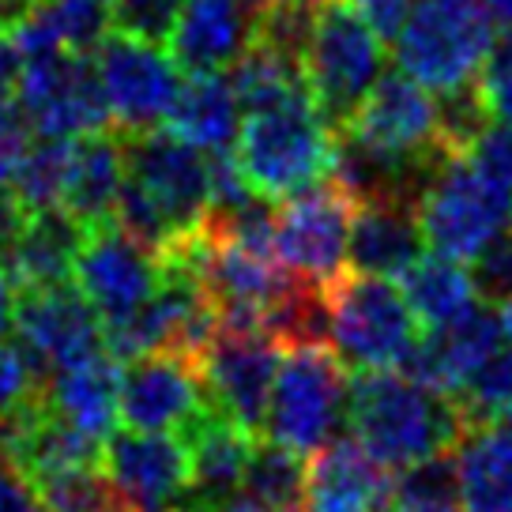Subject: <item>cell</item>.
I'll return each mask as SVG.
<instances>
[{
	"mask_svg": "<svg viewBox=\"0 0 512 512\" xmlns=\"http://www.w3.org/2000/svg\"><path fill=\"white\" fill-rule=\"evenodd\" d=\"M19 106L27 110L38 136H61V140L106 132L110 121L98 68L87 53H46L23 61Z\"/></svg>",
	"mask_w": 512,
	"mask_h": 512,
	"instance_id": "obj_13",
	"label": "cell"
},
{
	"mask_svg": "<svg viewBox=\"0 0 512 512\" xmlns=\"http://www.w3.org/2000/svg\"><path fill=\"white\" fill-rule=\"evenodd\" d=\"M0 512H46L38 490L4 460H0Z\"/></svg>",
	"mask_w": 512,
	"mask_h": 512,
	"instance_id": "obj_40",
	"label": "cell"
},
{
	"mask_svg": "<svg viewBox=\"0 0 512 512\" xmlns=\"http://www.w3.org/2000/svg\"><path fill=\"white\" fill-rule=\"evenodd\" d=\"M354 211H358V196L336 174L290 196L283 211L275 215L279 260L309 287H332L351 260Z\"/></svg>",
	"mask_w": 512,
	"mask_h": 512,
	"instance_id": "obj_9",
	"label": "cell"
},
{
	"mask_svg": "<svg viewBox=\"0 0 512 512\" xmlns=\"http://www.w3.org/2000/svg\"><path fill=\"white\" fill-rule=\"evenodd\" d=\"M102 471L136 512H166L192 490L189 441L174 433L117 430L102 445Z\"/></svg>",
	"mask_w": 512,
	"mask_h": 512,
	"instance_id": "obj_17",
	"label": "cell"
},
{
	"mask_svg": "<svg viewBox=\"0 0 512 512\" xmlns=\"http://www.w3.org/2000/svg\"><path fill=\"white\" fill-rule=\"evenodd\" d=\"M486 8L501 27H512V0H486Z\"/></svg>",
	"mask_w": 512,
	"mask_h": 512,
	"instance_id": "obj_45",
	"label": "cell"
},
{
	"mask_svg": "<svg viewBox=\"0 0 512 512\" xmlns=\"http://www.w3.org/2000/svg\"><path fill=\"white\" fill-rule=\"evenodd\" d=\"M121 373L110 351H98L83 362H72L53 373L49 388H42L49 411H57L64 422L80 426L83 433L98 437L106 445L113 426L121 422Z\"/></svg>",
	"mask_w": 512,
	"mask_h": 512,
	"instance_id": "obj_24",
	"label": "cell"
},
{
	"mask_svg": "<svg viewBox=\"0 0 512 512\" xmlns=\"http://www.w3.org/2000/svg\"><path fill=\"white\" fill-rule=\"evenodd\" d=\"M347 396V366L328 343H290L275 373L264 433L298 456H313L347 422Z\"/></svg>",
	"mask_w": 512,
	"mask_h": 512,
	"instance_id": "obj_6",
	"label": "cell"
},
{
	"mask_svg": "<svg viewBox=\"0 0 512 512\" xmlns=\"http://www.w3.org/2000/svg\"><path fill=\"white\" fill-rule=\"evenodd\" d=\"M128 181L125 140L110 132L80 136L72 147V166H68V185H64L61 211H68L83 230L113 223V211L121 200V189Z\"/></svg>",
	"mask_w": 512,
	"mask_h": 512,
	"instance_id": "obj_25",
	"label": "cell"
},
{
	"mask_svg": "<svg viewBox=\"0 0 512 512\" xmlns=\"http://www.w3.org/2000/svg\"><path fill=\"white\" fill-rule=\"evenodd\" d=\"M27 8H31V0H0V23H12Z\"/></svg>",
	"mask_w": 512,
	"mask_h": 512,
	"instance_id": "obj_46",
	"label": "cell"
},
{
	"mask_svg": "<svg viewBox=\"0 0 512 512\" xmlns=\"http://www.w3.org/2000/svg\"><path fill=\"white\" fill-rule=\"evenodd\" d=\"M38 396L42 388H38V366L31 362V354L0 339V426Z\"/></svg>",
	"mask_w": 512,
	"mask_h": 512,
	"instance_id": "obj_34",
	"label": "cell"
},
{
	"mask_svg": "<svg viewBox=\"0 0 512 512\" xmlns=\"http://www.w3.org/2000/svg\"><path fill=\"white\" fill-rule=\"evenodd\" d=\"M486 0H415L396 46L400 72L433 95H460L479 83L497 42Z\"/></svg>",
	"mask_w": 512,
	"mask_h": 512,
	"instance_id": "obj_3",
	"label": "cell"
},
{
	"mask_svg": "<svg viewBox=\"0 0 512 512\" xmlns=\"http://www.w3.org/2000/svg\"><path fill=\"white\" fill-rule=\"evenodd\" d=\"M46 512H136L113 479L98 467H76L64 475H49L42 482H31Z\"/></svg>",
	"mask_w": 512,
	"mask_h": 512,
	"instance_id": "obj_32",
	"label": "cell"
},
{
	"mask_svg": "<svg viewBox=\"0 0 512 512\" xmlns=\"http://www.w3.org/2000/svg\"><path fill=\"white\" fill-rule=\"evenodd\" d=\"M256 38V12L245 0H185L166 49L189 76L226 72Z\"/></svg>",
	"mask_w": 512,
	"mask_h": 512,
	"instance_id": "obj_19",
	"label": "cell"
},
{
	"mask_svg": "<svg viewBox=\"0 0 512 512\" xmlns=\"http://www.w3.org/2000/svg\"><path fill=\"white\" fill-rule=\"evenodd\" d=\"M505 426H509V430H512V407H509V411H505Z\"/></svg>",
	"mask_w": 512,
	"mask_h": 512,
	"instance_id": "obj_50",
	"label": "cell"
},
{
	"mask_svg": "<svg viewBox=\"0 0 512 512\" xmlns=\"http://www.w3.org/2000/svg\"><path fill=\"white\" fill-rule=\"evenodd\" d=\"M415 211L422 238L433 253L475 260L490 241L505 234L512 200L479 174L467 151H452L433 162L430 174L422 177Z\"/></svg>",
	"mask_w": 512,
	"mask_h": 512,
	"instance_id": "obj_7",
	"label": "cell"
},
{
	"mask_svg": "<svg viewBox=\"0 0 512 512\" xmlns=\"http://www.w3.org/2000/svg\"><path fill=\"white\" fill-rule=\"evenodd\" d=\"M351 437L384 467H415L448 456L464 437L467 418L452 396H441L403 369L362 373L347 396Z\"/></svg>",
	"mask_w": 512,
	"mask_h": 512,
	"instance_id": "obj_1",
	"label": "cell"
},
{
	"mask_svg": "<svg viewBox=\"0 0 512 512\" xmlns=\"http://www.w3.org/2000/svg\"><path fill=\"white\" fill-rule=\"evenodd\" d=\"M27 215H31V211L16 200L12 185H0V264H4V268H8L12 249H16L19 234H23V226H27Z\"/></svg>",
	"mask_w": 512,
	"mask_h": 512,
	"instance_id": "obj_41",
	"label": "cell"
},
{
	"mask_svg": "<svg viewBox=\"0 0 512 512\" xmlns=\"http://www.w3.org/2000/svg\"><path fill=\"white\" fill-rule=\"evenodd\" d=\"M245 4H249V8H253L256 16H264V12H272L275 4H283V0H245Z\"/></svg>",
	"mask_w": 512,
	"mask_h": 512,
	"instance_id": "obj_48",
	"label": "cell"
},
{
	"mask_svg": "<svg viewBox=\"0 0 512 512\" xmlns=\"http://www.w3.org/2000/svg\"><path fill=\"white\" fill-rule=\"evenodd\" d=\"M72 147L76 140L61 136H34L27 151L19 155L16 170L8 177V185L16 192V200L27 211H53L61 208L64 185H68V166H72Z\"/></svg>",
	"mask_w": 512,
	"mask_h": 512,
	"instance_id": "obj_30",
	"label": "cell"
},
{
	"mask_svg": "<svg viewBox=\"0 0 512 512\" xmlns=\"http://www.w3.org/2000/svg\"><path fill=\"white\" fill-rule=\"evenodd\" d=\"M16 302H19L16 279H12V272L0 264V339H4V332L16 324Z\"/></svg>",
	"mask_w": 512,
	"mask_h": 512,
	"instance_id": "obj_43",
	"label": "cell"
},
{
	"mask_svg": "<svg viewBox=\"0 0 512 512\" xmlns=\"http://www.w3.org/2000/svg\"><path fill=\"white\" fill-rule=\"evenodd\" d=\"M95 68L110 106V121L125 136H144L166 125L185 83L170 49L121 27L95 49Z\"/></svg>",
	"mask_w": 512,
	"mask_h": 512,
	"instance_id": "obj_10",
	"label": "cell"
},
{
	"mask_svg": "<svg viewBox=\"0 0 512 512\" xmlns=\"http://www.w3.org/2000/svg\"><path fill=\"white\" fill-rule=\"evenodd\" d=\"M392 512H464L460 501H433V505H411V509H392Z\"/></svg>",
	"mask_w": 512,
	"mask_h": 512,
	"instance_id": "obj_47",
	"label": "cell"
},
{
	"mask_svg": "<svg viewBox=\"0 0 512 512\" xmlns=\"http://www.w3.org/2000/svg\"><path fill=\"white\" fill-rule=\"evenodd\" d=\"M80 241L83 226L68 211H31L16 249H12V260H8V272L16 279V287L38 290L72 283V264L80 253Z\"/></svg>",
	"mask_w": 512,
	"mask_h": 512,
	"instance_id": "obj_28",
	"label": "cell"
},
{
	"mask_svg": "<svg viewBox=\"0 0 512 512\" xmlns=\"http://www.w3.org/2000/svg\"><path fill=\"white\" fill-rule=\"evenodd\" d=\"M241 121H245V110H241V98L226 72L189 76L181 83L174 110L166 117L170 132H177L181 140H189L192 147H200L208 155H226L238 144Z\"/></svg>",
	"mask_w": 512,
	"mask_h": 512,
	"instance_id": "obj_27",
	"label": "cell"
},
{
	"mask_svg": "<svg viewBox=\"0 0 512 512\" xmlns=\"http://www.w3.org/2000/svg\"><path fill=\"white\" fill-rule=\"evenodd\" d=\"M128 181L155 200V208L170 219L181 245L200 234L211 219V155L181 140L177 132H144L125 136Z\"/></svg>",
	"mask_w": 512,
	"mask_h": 512,
	"instance_id": "obj_11",
	"label": "cell"
},
{
	"mask_svg": "<svg viewBox=\"0 0 512 512\" xmlns=\"http://www.w3.org/2000/svg\"><path fill=\"white\" fill-rule=\"evenodd\" d=\"M215 512H275V509H268L264 501H256V497H249L245 490H241V494L226 497V501Z\"/></svg>",
	"mask_w": 512,
	"mask_h": 512,
	"instance_id": "obj_44",
	"label": "cell"
},
{
	"mask_svg": "<svg viewBox=\"0 0 512 512\" xmlns=\"http://www.w3.org/2000/svg\"><path fill=\"white\" fill-rule=\"evenodd\" d=\"M509 320L501 305H475L467 317L452 320L445 328H430L415 343L411 358L403 362V373H411L426 388L452 396L467 384V377L509 339Z\"/></svg>",
	"mask_w": 512,
	"mask_h": 512,
	"instance_id": "obj_18",
	"label": "cell"
},
{
	"mask_svg": "<svg viewBox=\"0 0 512 512\" xmlns=\"http://www.w3.org/2000/svg\"><path fill=\"white\" fill-rule=\"evenodd\" d=\"M475 91H479L482 106L494 121H512V27L494 42Z\"/></svg>",
	"mask_w": 512,
	"mask_h": 512,
	"instance_id": "obj_36",
	"label": "cell"
},
{
	"mask_svg": "<svg viewBox=\"0 0 512 512\" xmlns=\"http://www.w3.org/2000/svg\"><path fill=\"white\" fill-rule=\"evenodd\" d=\"M347 4L366 19L369 31L388 46V42L400 38L403 23H407V16H411V4H415V0H347Z\"/></svg>",
	"mask_w": 512,
	"mask_h": 512,
	"instance_id": "obj_39",
	"label": "cell"
},
{
	"mask_svg": "<svg viewBox=\"0 0 512 512\" xmlns=\"http://www.w3.org/2000/svg\"><path fill=\"white\" fill-rule=\"evenodd\" d=\"M505 320H509V332H512V302L505 305Z\"/></svg>",
	"mask_w": 512,
	"mask_h": 512,
	"instance_id": "obj_49",
	"label": "cell"
},
{
	"mask_svg": "<svg viewBox=\"0 0 512 512\" xmlns=\"http://www.w3.org/2000/svg\"><path fill=\"white\" fill-rule=\"evenodd\" d=\"M8 27L23 61L46 53H95L117 31V0H31Z\"/></svg>",
	"mask_w": 512,
	"mask_h": 512,
	"instance_id": "obj_22",
	"label": "cell"
},
{
	"mask_svg": "<svg viewBox=\"0 0 512 512\" xmlns=\"http://www.w3.org/2000/svg\"><path fill=\"white\" fill-rule=\"evenodd\" d=\"M467 159L479 166V174L512 200V121H486L475 144L467 147Z\"/></svg>",
	"mask_w": 512,
	"mask_h": 512,
	"instance_id": "obj_35",
	"label": "cell"
},
{
	"mask_svg": "<svg viewBox=\"0 0 512 512\" xmlns=\"http://www.w3.org/2000/svg\"><path fill=\"white\" fill-rule=\"evenodd\" d=\"M166 264L159 256L132 241L117 223L83 230L80 253L72 264V283L95 305L102 324L136 313L159 294Z\"/></svg>",
	"mask_w": 512,
	"mask_h": 512,
	"instance_id": "obj_14",
	"label": "cell"
},
{
	"mask_svg": "<svg viewBox=\"0 0 512 512\" xmlns=\"http://www.w3.org/2000/svg\"><path fill=\"white\" fill-rule=\"evenodd\" d=\"M396 479L354 437H336L305 467L302 512H392Z\"/></svg>",
	"mask_w": 512,
	"mask_h": 512,
	"instance_id": "obj_20",
	"label": "cell"
},
{
	"mask_svg": "<svg viewBox=\"0 0 512 512\" xmlns=\"http://www.w3.org/2000/svg\"><path fill=\"white\" fill-rule=\"evenodd\" d=\"M403 298L418 324L445 328L479 305V287H475V275L467 272L460 260L433 253L422 256L415 268L403 275Z\"/></svg>",
	"mask_w": 512,
	"mask_h": 512,
	"instance_id": "obj_29",
	"label": "cell"
},
{
	"mask_svg": "<svg viewBox=\"0 0 512 512\" xmlns=\"http://www.w3.org/2000/svg\"><path fill=\"white\" fill-rule=\"evenodd\" d=\"M234 162L264 200H290L336 174L339 136L317 110L313 91L245 113Z\"/></svg>",
	"mask_w": 512,
	"mask_h": 512,
	"instance_id": "obj_2",
	"label": "cell"
},
{
	"mask_svg": "<svg viewBox=\"0 0 512 512\" xmlns=\"http://www.w3.org/2000/svg\"><path fill=\"white\" fill-rule=\"evenodd\" d=\"M456 501L464 512H512V430L497 422L467 426L452 448Z\"/></svg>",
	"mask_w": 512,
	"mask_h": 512,
	"instance_id": "obj_26",
	"label": "cell"
},
{
	"mask_svg": "<svg viewBox=\"0 0 512 512\" xmlns=\"http://www.w3.org/2000/svg\"><path fill=\"white\" fill-rule=\"evenodd\" d=\"M456 403L464 411L467 426L505 418V411L512 407V336L467 377V384L456 392Z\"/></svg>",
	"mask_w": 512,
	"mask_h": 512,
	"instance_id": "obj_33",
	"label": "cell"
},
{
	"mask_svg": "<svg viewBox=\"0 0 512 512\" xmlns=\"http://www.w3.org/2000/svg\"><path fill=\"white\" fill-rule=\"evenodd\" d=\"M12 328L19 332L23 351L31 354L38 373H57L106 347V324L95 313V305L76 290V283L19 290Z\"/></svg>",
	"mask_w": 512,
	"mask_h": 512,
	"instance_id": "obj_16",
	"label": "cell"
},
{
	"mask_svg": "<svg viewBox=\"0 0 512 512\" xmlns=\"http://www.w3.org/2000/svg\"><path fill=\"white\" fill-rule=\"evenodd\" d=\"M283 362V343L264 328H226L196 354V366L208 388V403L245 430H264L275 373Z\"/></svg>",
	"mask_w": 512,
	"mask_h": 512,
	"instance_id": "obj_12",
	"label": "cell"
},
{
	"mask_svg": "<svg viewBox=\"0 0 512 512\" xmlns=\"http://www.w3.org/2000/svg\"><path fill=\"white\" fill-rule=\"evenodd\" d=\"M475 287H479V298L490 305H505L512 302V238H501L490 241L486 249H482L475 260Z\"/></svg>",
	"mask_w": 512,
	"mask_h": 512,
	"instance_id": "obj_37",
	"label": "cell"
},
{
	"mask_svg": "<svg viewBox=\"0 0 512 512\" xmlns=\"http://www.w3.org/2000/svg\"><path fill=\"white\" fill-rule=\"evenodd\" d=\"M189 460H192V505L196 512H215L226 497L238 494L245 482L249 460L256 452V433L241 422L226 418L223 411L208 407L189 430Z\"/></svg>",
	"mask_w": 512,
	"mask_h": 512,
	"instance_id": "obj_23",
	"label": "cell"
},
{
	"mask_svg": "<svg viewBox=\"0 0 512 512\" xmlns=\"http://www.w3.org/2000/svg\"><path fill=\"white\" fill-rule=\"evenodd\" d=\"M302 72L317 110L343 128L384 76V42L347 0H317Z\"/></svg>",
	"mask_w": 512,
	"mask_h": 512,
	"instance_id": "obj_5",
	"label": "cell"
},
{
	"mask_svg": "<svg viewBox=\"0 0 512 512\" xmlns=\"http://www.w3.org/2000/svg\"><path fill=\"white\" fill-rule=\"evenodd\" d=\"M339 136L411 174H430L433 162L452 155L441 136L437 95L403 72H384Z\"/></svg>",
	"mask_w": 512,
	"mask_h": 512,
	"instance_id": "obj_8",
	"label": "cell"
},
{
	"mask_svg": "<svg viewBox=\"0 0 512 512\" xmlns=\"http://www.w3.org/2000/svg\"><path fill=\"white\" fill-rule=\"evenodd\" d=\"M426 238L418 226L415 200L381 196L362 200L351 226V264L354 272L377 279H403L422 260Z\"/></svg>",
	"mask_w": 512,
	"mask_h": 512,
	"instance_id": "obj_21",
	"label": "cell"
},
{
	"mask_svg": "<svg viewBox=\"0 0 512 512\" xmlns=\"http://www.w3.org/2000/svg\"><path fill=\"white\" fill-rule=\"evenodd\" d=\"M320 294L328 317L324 339L343 366L358 373L403 369L418 343V317L392 279L343 272Z\"/></svg>",
	"mask_w": 512,
	"mask_h": 512,
	"instance_id": "obj_4",
	"label": "cell"
},
{
	"mask_svg": "<svg viewBox=\"0 0 512 512\" xmlns=\"http://www.w3.org/2000/svg\"><path fill=\"white\" fill-rule=\"evenodd\" d=\"M166 512H196V509H166Z\"/></svg>",
	"mask_w": 512,
	"mask_h": 512,
	"instance_id": "obj_51",
	"label": "cell"
},
{
	"mask_svg": "<svg viewBox=\"0 0 512 512\" xmlns=\"http://www.w3.org/2000/svg\"><path fill=\"white\" fill-rule=\"evenodd\" d=\"M208 407V388H204L196 358H189V354H144V358H132L121 373V422H125V430H189Z\"/></svg>",
	"mask_w": 512,
	"mask_h": 512,
	"instance_id": "obj_15",
	"label": "cell"
},
{
	"mask_svg": "<svg viewBox=\"0 0 512 512\" xmlns=\"http://www.w3.org/2000/svg\"><path fill=\"white\" fill-rule=\"evenodd\" d=\"M185 0H117V27L151 42H166Z\"/></svg>",
	"mask_w": 512,
	"mask_h": 512,
	"instance_id": "obj_38",
	"label": "cell"
},
{
	"mask_svg": "<svg viewBox=\"0 0 512 512\" xmlns=\"http://www.w3.org/2000/svg\"><path fill=\"white\" fill-rule=\"evenodd\" d=\"M19 80H23V53L12 38V27L0 23V102L16 98Z\"/></svg>",
	"mask_w": 512,
	"mask_h": 512,
	"instance_id": "obj_42",
	"label": "cell"
},
{
	"mask_svg": "<svg viewBox=\"0 0 512 512\" xmlns=\"http://www.w3.org/2000/svg\"><path fill=\"white\" fill-rule=\"evenodd\" d=\"M241 490L264 501L275 512H302L305 505V464L298 452L283 445H256Z\"/></svg>",
	"mask_w": 512,
	"mask_h": 512,
	"instance_id": "obj_31",
	"label": "cell"
}]
</instances>
